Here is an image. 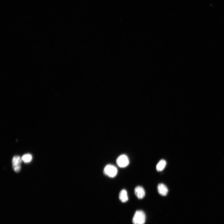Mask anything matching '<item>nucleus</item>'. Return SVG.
Returning <instances> with one entry per match:
<instances>
[{"label":"nucleus","instance_id":"9","mask_svg":"<svg viewBox=\"0 0 224 224\" xmlns=\"http://www.w3.org/2000/svg\"><path fill=\"white\" fill-rule=\"evenodd\" d=\"M21 160L25 163H30L32 160V156L30 154L25 155L21 158Z\"/></svg>","mask_w":224,"mask_h":224},{"label":"nucleus","instance_id":"8","mask_svg":"<svg viewBox=\"0 0 224 224\" xmlns=\"http://www.w3.org/2000/svg\"><path fill=\"white\" fill-rule=\"evenodd\" d=\"M166 164H167V163H166V162L165 160H161L157 165V170L158 172L162 171L165 168Z\"/></svg>","mask_w":224,"mask_h":224},{"label":"nucleus","instance_id":"2","mask_svg":"<svg viewBox=\"0 0 224 224\" xmlns=\"http://www.w3.org/2000/svg\"><path fill=\"white\" fill-rule=\"evenodd\" d=\"M103 172L105 175L110 177H113L117 175L118 170L115 166L108 165L106 166Z\"/></svg>","mask_w":224,"mask_h":224},{"label":"nucleus","instance_id":"5","mask_svg":"<svg viewBox=\"0 0 224 224\" xmlns=\"http://www.w3.org/2000/svg\"><path fill=\"white\" fill-rule=\"evenodd\" d=\"M135 194L139 199H143L145 196V191L143 188L141 186H137L135 190Z\"/></svg>","mask_w":224,"mask_h":224},{"label":"nucleus","instance_id":"1","mask_svg":"<svg viewBox=\"0 0 224 224\" xmlns=\"http://www.w3.org/2000/svg\"><path fill=\"white\" fill-rule=\"evenodd\" d=\"M146 220L145 213L142 211H138L136 212L132 221L134 224H144Z\"/></svg>","mask_w":224,"mask_h":224},{"label":"nucleus","instance_id":"4","mask_svg":"<svg viewBox=\"0 0 224 224\" xmlns=\"http://www.w3.org/2000/svg\"><path fill=\"white\" fill-rule=\"evenodd\" d=\"M21 160L20 157L18 156H14L12 160L13 168L14 171L19 172L21 169Z\"/></svg>","mask_w":224,"mask_h":224},{"label":"nucleus","instance_id":"6","mask_svg":"<svg viewBox=\"0 0 224 224\" xmlns=\"http://www.w3.org/2000/svg\"><path fill=\"white\" fill-rule=\"evenodd\" d=\"M157 190L158 193L163 196H166L169 192L167 186L162 183L158 184L157 186Z\"/></svg>","mask_w":224,"mask_h":224},{"label":"nucleus","instance_id":"7","mask_svg":"<svg viewBox=\"0 0 224 224\" xmlns=\"http://www.w3.org/2000/svg\"><path fill=\"white\" fill-rule=\"evenodd\" d=\"M119 198L121 202L123 203L128 201V198L127 193L125 190H123L121 191L119 195Z\"/></svg>","mask_w":224,"mask_h":224},{"label":"nucleus","instance_id":"3","mask_svg":"<svg viewBox=\"0 0 224 224\" xmlns=\"http://www.w3.org/2000/svg\"><path fill=\"white\" fill-rule=\"evenodd\" d=\"M116 162L119 167L121 168L126 167L129 163L128 158L125 155L120 156L118 158Z\"/></svg>","mask_w":224,"mask_h":224}]
</instances>
